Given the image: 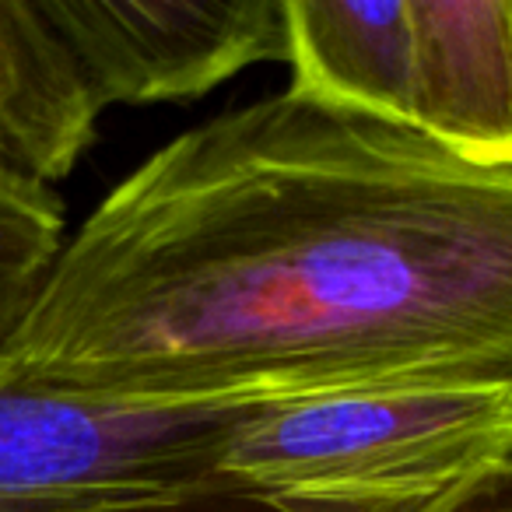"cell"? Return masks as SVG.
Wrapping results in <instances>:
<instances>
[{
    "label": "cell",
    "instance_id": "7a4b0ae2",
    "mask_svg": "<svg viewBox=\"0 0 512 512\" xmlns=\"http://www.w3.org/2000/svg\"><path fill=\"white\" fill-rule=\"evenodd\" d=\"M509 460L512 383H460L260 407L218 481L274 512H460Z\"/></svg>",
    "mask_w": 512,
    "mask_h": 512
},
{
    "label": "cell",
    "instance_id": "6da1fadb",
    "mask_svg": "<svg viewBox=\"0 0 512 512\" xmlns=\"http://www.w3.org/2000/svg\"><path fill=\"white\" fill-rule=\"evenodd\" d=\"M460 383H512V172L292 92L137 165L0 344V386L137 404Z\"/></svg>",
    "mask_w": 512,
    "mask_h": 512
},
{
    "label": "cell",
    "instance_id": "3957f363",
    "mask_svg": "<svg viewBox=\"0 0 512 512\" xmlns=\"http://www.w3.org/2000/svg\"><path fill=\"white\" fill-rule=\"evenodd\" d=\"M256 411L0 386V512H85L211 488Z\"/></svg>",
    "mask_w": 512,
    "mask_h": 512
},
{
    "label": "cell",
    "instance_id": "8992f818",
    "mask_svg": "<svg viewBox=\"0 0 512 512\" xmlns=\"http://www.w3.org/2000/svg\"><path fill=\"white\" fill-rule=\"evenodd\" d=\"M102 109L43 0H0V172L53 190L92 148Z\"/></svg>",
    "mask_w": 512,
    "mask_h": 512
},
{
    "label": "cell",
    "instance_id": "9c48e42d",
    "mask_svg": "<svg viewBox=\"0 0 512 512\" xmlns=\"http://www.w3.org/2000/svg\"><path fill=\"white\" fill-rule=\"evenodd\" d=\"M85 512H274V509H267L264 502H256L249 495H239V491H228L221 484H214V488L179 491V495L144 498V502H127V505H102V509H85ZM460 512H512V460Z\"/></svg>",
    "mask_w": 512,
    "mask_h": 512
},
{
    "label": "cell",
    "instance_id": "277c9868",
    "mask_svg": "<svg viewBox=\"0 0 512 512\" xmlns=\"http://www.w3.org/2000/svg\"><path fill=\"white\" fill-rule=\"evenodd\" d=\"M102 106L190 102L288 57L285 0H43Z\"/></svg>",
    "mask_w": 512,
    "mask_h": 512
},
{
    "label": "cell",
    "instance_id": "5b68a950",
    "mask_svg": "<svg viewBox=\"0 0 512 512\" xmlns=\"http://www.w3.org/2000/svg\"><path fill=\"white\" fill-rule=\"evenodd\" d=\"M411 127L449 155L512 172V0H411Z\"/></svg>",
    "mask_w": 512,
    "mask_h": 512
},
{
    "label": "cell",
    "instance_id": "52a82bcc",
    "mask_svg": "<svg viewBox=\"0 0 512 512\" xmlns=\"http://www.w3.org/2000/svg\"><path fill=\"white\" fill-rule=\"evenodd\" d=\"M288 92L376 120L414 116V22L411 0H285Z\"/></svg>",
    "mask_w": 512,
    "mask_h": 512
},
{
    "label": "cell",
    "instance_id": "ba28073f",
    "mask_svg": "<svg viewBox=\"0 0 512 512\" xmlns=\"http://www.w3.org/2000/svg\"><path fill=\"white\" fill-rule=\"evenodd\" d=\"M64 246L57 190L0 172V344L15 330Z\"/></svg>",
    "mask_w": 512,
    "mask_h": 512
}]
</instances>
